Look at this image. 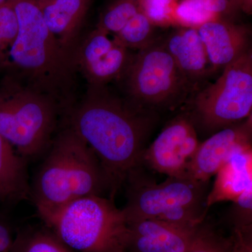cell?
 Wrapping results in <instances>:
<instances>
[{"instance_id": "cell-1", "label": "cell", "mask_w": 252, "mask_h": 252, "mask_svg": "<svg viewBox=\"0 0 252 252\" xmlns=\"http://www.w3.org/2000/svg\"><path fill=\"white\" fill-rule=\"evenodd\" d=\"M154 122L149 109L126 103L97 89L72 111L69 127L99 159L112 200L131 172L141 167L144 143Z\"/></svg>"}, {"instance_id": "cell-2", "label": "cell", "mask_w": 252, "mask_h": 252, "mask_svg": "<svg viewBox=\"0 0 252 252\" xmlns=\"http://www.w3.org/2000/svg\"><path fill=\"white\" fill-rule=\"evenodd\" d=\"M31 187V198L43 222L68 204L108 192V180L94 151L70 127L51 142Z\"/></svg>"}, {"instance_id": "cell-3", "label": "cell", "mask_w": 252, "mask_h": 252, "mask_svg": "<svg viewBox=\"0 0 252 252\" xmlns=\"http://www.w3.org/2000/svg\"><path fill=\"white\" fill-rule=\"evenodd\" d=\"M77 252H127L130 228L114 200L90 195L71 202L44 222Z\"/></svg>"}, {"instance_id": "cell-4", "label": "cell", "mask_w": 252, "mask_h": 252, "mask_svg": "<svg viewBox=\"0 0 252 252\" xmlns=\"http://www.w3.org/2000/svg\"><path fill=\"white\" fill-rule=\"evenodd\" d=\"M12 4L18 22L17 36L10 45L13 63L41 87L59 86L69 75V49L49 31L35 2L14 0Z\"/></svg>"}, {"instance_id": "cell-5", "label": "cell", "mask_w": 252, "mask_h": 252, "mask_svg": "<svg viewBox=\"0 0 252 252\" xmlns=\"http://www.w3.org/2000/svg\"><path fill=\"white\" fill-rule=\"evenodd\" d=\"M0 91V134L24 158L49 148L56 126V106L35 91Z\"/></svg>"}, {"instance_id": "cell-6", "label": "cell", "mask_w": 252, "mask_h": 252, "mask_svg": "<svg viewBox=\"0 0 252 252\" xmlns=\"http://www.w3.org/2000/svg\"><path fill=\"white\" fill-rule=\"evenodd\" d=\"M252 111V54L250 49L223 68L219 79L195 97L193 119L205 130L217 132L246 120L251 117Z\"/></svg>"}, {"instance_id": "cell-7", "label": "cell", "mask_w": 252, "mask_h": 252, "mask_svg": "<svg viewBox=\"0 0 252 252\" xmlns=\"http://www.w3.org/2000/svg\"><path fill=\"white\" fill-rule=\"evenodd\" d=\"M140 167L131 172L126 180L127 202L122 209L129 222L157 219L165 220L183 209L207 210L209 182L189 176L167 177L158 184L144 178Z\"/></svg>"}, {"instance_id": "cell-8", "label": "cell", "mask_w": 252, "mask_h": 252, "mask_svg": "<svg viewBox=\"0 0 252 252\" xmlns=\"http://www.w3.org/2000/svg\"><path fill=\"white\" fill-rule=\"evenodd\" d=\"M125 73L132 103L149 110L174 103L188 84L164 44L156 42L131 58Z\"/></svg>"}, {"instance_id": "cell-9", "label": "cell", "mask_w": 252, "mask_h": 252, "mask_svg": "<svg viewBox=\"0 0 252 252\" xmlns=\"http://www.w3.org/2000/svg\"><path fill=\"white\" fill-rule=\"evenodd\" d=\"M200 143L190 117H177L144 149L142 162L167 177H185Z\"/></svg>"}, {"instance_id": "cell-10", "label": "cell", "mask_w": 252, "mask_h": 252, "mask_svg": "<svg viewBox=\"0 0 252 252\" xmlns=\"http://www.w3.org/2000/svg\"><path fill=\"white\" fill-rule=\"evenodd\" d=\"M252 118L217 131L200 142L189 164L187 175L209 182L235 150L252 145Z\"/></svg>"}, {"instance_id": "cell-11", "label": "cell", "mask_w": 252, "mask_h": 252, "mask_svg": "<svg viewBox=\"0 0 252 252\" xmlns=\"http://www.w3.org/2000/svg\"><path fill=\"white\" fill-rule=\"evenodd\" d=\"M127 252H187L199 227L186 226L157 219L129 222Z\"/></svg>"}, {"instance_id": "cell-12", "label": "cell", "mask_w": 252, "mask_h": 252, "mask_svg": "<svg viewBox=\"0 0 252 252\" xmlns=\"http://www.w3.org/2000/svg\"><path fill=\"white\" fill-rule=\"evenodd\" d=\"M197 29L213 70L223 69L250 50V33L244 26L218 18Z\"/></svg>"}, {"instance_id": "cell-13", "label": "cell", "mask_w": 252, "mask_h": 252, "mask_svg": "<svg viewBox=\"0 0 252 252\" xmlns=\"http://www.w3.org/2000/svg\"><path fill=\"white\" fill-rule=\"evenodd\" d=\"M215 183L207 196V207L224 201H234L252 187V147L235 150L215 175Z\"/></svg>"}, {"instance_id": "cell-14", "label": "cell", "mask_w": 252, "mask_h": 252, "mask_svg": "<svg viewBox=\"0 0 252 252\" xmlns=\"http://www.w3.org/2000/svg\"><path fill=\"white\" fill-rule=\"evenodd\" d=\"M163 44L187 80L203 77L212 69L197 28H181L170 34Z\"/></svg>"}, {"instance_id": "cell-15", "label": "cell", "mask_w": 252, "mask_h": 252, "mask_svg": "<svg viewBox=\"0 0 252 252\" xmlns=\"http://www.w3.org/2000/svg\"><path fill=\"white\" fill-rule=\"evenodd\" d=\"M90 2L91 0H46L35 3L49 31L63 46L69 49Z\"/></svg>"}, {"instance_id": "cell-16", "label": "cell", "mask_w": 252, "mask_h": 252, "mask_svg": "<svg viewBox=\"0 0 252 252\" xmlns=\"http://www.w3.org/2000/svg\"><path fill=\"white\" fill-rule=\"evenodd\" d=\"M0 185L8 200L20 201L31 198L26 159L0 134Z\"/></svg>"}, {"instance_id": "cell-17", "label": "cell", "mask_w": 252, "mask_h": 252, "mask_svg": "<svg viewBox=\"0 0 252 252\" xmlns=\"http://www.w3.org/2000/svg\"><path fill=\"white\" fill-rule=\"evenodd\" d=\"M130 60L127 48L116 41L115 45L108 52L82 68L91 82L99 86L124 74Z\"/></svg>"}, {"instance_id": "cell-18", "label": "cell", "mask_w": 252, "mask_h": 252, "mask_svg": "<svg viewBox=\"0 0 252 252\" xmlns=\"http://www.w3.org/2000/svg\"><path fill=\"white\" fill-rule=\"evenodd\" d=\"M11 252H75L44 226H27L15 235Z\"/></svg>"}, {"instance_id": "cell-19", "label": "cell", "mask_w": 252, "mask_h": 252, "mask_svg": "<svg viewBox=\"0 0 252 252\" xmlns=\"http://www.w3.org/2000/svg\"><path fill=\"white\" fill-rule=\"evenodd\" d=\"M154 27L149 18L139 11L122 31L114 35V39L127 49H142L154 42Z\"/></svg>"}, {"instance_id": "cell-20", "label": "cell", "mask_w": 252, "mask_h": 252, "mask_svg": "<svg viewBox=\"0 0 252 252\" xmlns=\"http://www.w3.org/2000/svg\"><path fill=\"white\" fill-rule=\"evenodd\" d=\"M139 11L137 0H117L101 16L97 28L115 35Z\"/></svg>"}, {"instance_id": "cell-21", "label": "cell", "mask_w": 252, "mask_h": 252, "mask_svg": "<svg viewBox=\"0 0 252 252\" xmlns=\"http://www.w3.org/2000/svg\"><path fill=\"white\" fill-rule=\"evenodd\" d=\"M221 18L212 11L206 0H179L175 10V25L198 28L208 21Z\"/></svg>"}, {"instance_id": "cell-22", "label": "cell", "mask_w": 252, "mask_h": 252, "mask_svg": "<svg viewBox=\"0 0 252 252\" xmlns=\"http://www.w3.org/2000/svg\"><path fill=\"white\" fill-rule=\"evenodd\" d=\"M141 12L154 26L175 25V10L179 0H137Z\"/></svg>"}, {"instance_id": "cell-23", "label": "cell", "mask_w": 252, "mask_h": 252, "mask_svg": "<svg viewBox=\"0 0 252 252\" xmlns=\"http://www.w3.org/2000/svg\"><path fill=\"white\" fill-rule=\"evenodd\" d=\"M229 215L234 230L252 227V187L233 201Z\"/></svg>"}, {"instance_id": "cell-24", "label": "cell", "mask_w": 252, "mask_h": 252, "mask_svg": "<svg viewBox=\"0 0 252 252\" xmlns=\"http://www.w3.org/2000/svg\"><path fill=\"white\" fill-rule=\"evenodd\" d=\"M223 239L210 225L205 224L204 220L187 252H215Z\"/></svg>"}, {"instance_id": "cell-25", "label": "cell", "mask_w": 252, "mask_h": 252, "mask_svg": "<svg viewBox=\"0 0 252 252\" xmlns=\"http://www.w3.org/2000/svg\"><path fill=\"white\" fill-rule=\"evenodd\" d=\"M252 227L234 230L232 252H252Z\"/></svg>"}, {"instance_id": "cell-26", "label": "cell", "mask_w": 252, "mask_h": 252, "mask_svg": "<svg viewBox=\"0 0 252 252\" xmlns=\"http://www.w3.org/2000/svg\"><path fill=\"white\" fill-rule=\"evenodd\" d=\"M14 238L9 223L0 216V252H11Z\"/></svg>"}, {"instance_id": "cell-27", "label": "cell", "mask_w": 252, "mask_h": 252, "mask_svg": "<svg viewBox=\"0 0 252 252\" xmlns=\"http://www.w3.org/2000/svg\"><path fill=\"white\" fill-rule=\"evenodd\" d=\"M212 11L222 17L239 9L235 0H206Z\"/></svg>"}, {"instance_id": "cell-28", "label": "cell", "mask_w": 252, "mask_h": 252, "mask_svg": "<svg viewBox=\"0 0 252 252\" xmlns=\"http://www.w3.org/2000/svg\"><path fill=\"white\" fill-rule=\"evenodd\" d=\"M11 26L7 10L3 5H0V49L5 47Z\"/></svg>"}, {"instance_id": "cell-29", "label": "cell", "mask_w": 252, "mask_h": 252, "mask_svg": "<svg viewBox=\"0 0 252 252\" xmlns=\"http://www.w3.org/2000/svg\"><path fill=\"white\" fill-rule=\"evenodd\" d=\"M239 9L245 14L251 15L252 13V0H235Z\"/></svg>"}, {"instance_id": "cell-30", "label": "cell", "mask_w": 252, "mask_h": 252, "mask_svg": "<svg viewBox=\"0 0 252 252\" xmlns=\"http://www.w3.org/2000/svg\"><path fill=\"white\" fill-rule=\"evenodd\" d=\"M232 248H233V238H223L220 247L217 249L215 252H232Z\"/></svg>"}, {"instance_id": "cell-31", "label": "cell", "mask_w": 252, "mask_h": 252, "mask_svg": "<svg viewBox=\"0 0 252 252\" xmlns=\"http://www.w3.org/2000/svg\"><path fill=\"white\" fill-rule=\"evenodd\" d=\"M6 200H8L7 197H6L2 187L0 185V202L6 201Z\"/></svg>"}, {"instance_id": "cell-32", "label": "cell", "mask_w": 252, "mask_h": 252, "mask_svg": "<svg viewBox=\"0 0 252 252\" xmlns=\"http://www.w3.org/2000/svg\"><path fill=\"white\" fill-rule=\"evenodd\" d=\"M14 0H0V5L6 4V3L12 2Z\"/></svg>"}, {"instance_id": "cell-33", "label": "cell", "mask_w": 252, "mask_h": 252, "mask_svg": "<svg viewBox=\"0 0 252 252\" xmlns=\"http://www.w3.org/2000/svg\"><path fill=\"white\" fill-rule=\"evenodd\" d=\"M32 1H34V2H39V1H46V0H32Z\"/></svg>"}]
</instances>
